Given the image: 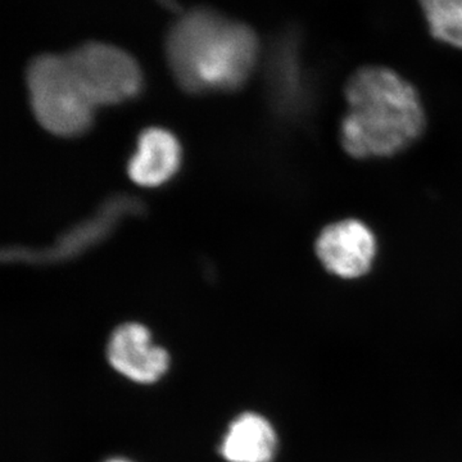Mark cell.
Masks as SVG:
<instances>
[{"label":"cell","instance_id":"8fae6325","mask_svg":"<svg viewBox=\"0 0 462 462\" xmlns=\"http://www.w3.org/2000/svg\"><path fill=\"white\" fill-rule=\"evenodd\" d=\"M105 462H132V461L125 460V458L114 457V458H109V460H106Z\"/></svg>","mask_w":462,"mask_h":462},{"label":"cell","instance_id":"30bf717a","mask_svg":"<svg viewBox=\"0 0 462 462\" xmlns=\"http://www.w3.org/2000/svg\"><path fill=\"white\" fill-rule=\"evenodd\" d=\"M431 35L462 50V0H419Z\"/></svg>","mask_w":462,"mask_h":462},{"label":"cell","instance_id":"277c9868","mask_svg":"<svg viewBox=\"0 0 462 462\" xmlns=\"http://www.w3.org/2000/svg\"><path fill=\"white\" fill-rule=\"evenodd\" d=\"M79 83L97 108L138 98L144 87L142 67L126 51L103 42H88L67 51Z\"/></svg>","mask_w":462,"mask_h":462},{"label":"cell","instance_id":"6da1fadb","mask_svg":"<svg viewBox=\"0 0 462 462\" xmlns=\"http://www.w3.org/2000/svg\"><path fill=\"white\" fill-rule=\"evenodd\" d=\"M165 54L185 93H231L254 75L261 44L247 23L202 5L176 18L166 35Z\"/></svg>","mask_w":462,"mask_h":462},{"label":"cell","instance_id":"7a4b0ae2","mask_svg":"<svg viewBox=\"0 0 462 462\" xmlns=\"http://www.w3.org/2000/svg\"><path fill=\"white\" fill-rule=\"evenodd\" d=\"M345 94L348 111L340 125V143L349 156H394L424 132L425 112L418 91L387 67L358 69L349 78Z\"/></svg>","mask_w":462,"mask_h":462},{"label":"cell","instance_id":"3957f363","mask_svg":"<svg viewBox=\"0 0 462 462\" xmlns=\"http://www.w3.org/2000/svg\"><path fill=\"white\" fill-rule=\"evenodd\" d=\"M26 87L33 117L45 132L71 139L93 126L97 107L79 83L66 54L33 58L27 66Z\"/></svg>","mask_w":462,"mask_h":462},{"label":"cell","instance_id":"8992f818","mask_svg":"<svg viewBox=\"0 0 462 462\" xmlns=\"http://www.w3.org/2000/svg\"><path fill=\"white\" fill-rule=\"evenodd\" d=\"M315 247L328 272L339 278L356 279L372 269L378 243L367 225L351 218L325 227Z\"/></svg>","mask_w":462,"mask_h":462},{"label":"cell","instance_id":"ba28073f","mask_svg":"<svg viewBox=\"0 0 462 462\" xmlns=\"http://www.w3.org/2000/svg\"><path fill=\"white\" fill-rule=\"evenodd\" d=\"M182 163V148L171 132L163 127L143 130L127 162V173L136 185L158 188L175 178Z\"/></svg>","mask_w":462,"mask_h":462},{"label":"cell","instance_id":"52a82bcc","mask_svg":"<svg viewBox=\"0 0 462 462\" xmlns=\"http://www.w3.org/2000/svg\"><path fill=\"white\" fill-rule=\"evenodd\" d=\"M107 358L116 372L139 384H153L170 367L166 349L154 345L151 331L139 322H125L112 331Z\"/></svg>","mask_w":462,"mask_h":462},{"label":"cell","instance_id":"9c48e42d","mask_svg":"<svg viewBox=\"0 0 462 462\" xmlns=\"http://www.w3.org/2000/svg\"><path fill=\"white\" fill-rule=\"evenodd\" d=\"M276 448L273 425L258 413L245 412L227 428L220 454L227 462H272Z\"/></svg>","mask_w":462,"mask_h":462},{"label":"cell","instance_id":"5b68a950","mask_svg":"<svg viewBox=\"0 0 462 462\" xmlns=\"http://www.w3.org/2000/svg\"><path fill=\"white\" fill-rule=\"evenodd\" d=\"M141 199L130 194H115L103 202L96 214L69 227L48 248L8 247L2 260L8 263L56 264L75 260L105 242L126 217L144 214Z\"/></svg>","mask_w":462,"mask_h":462}]
</instances>
